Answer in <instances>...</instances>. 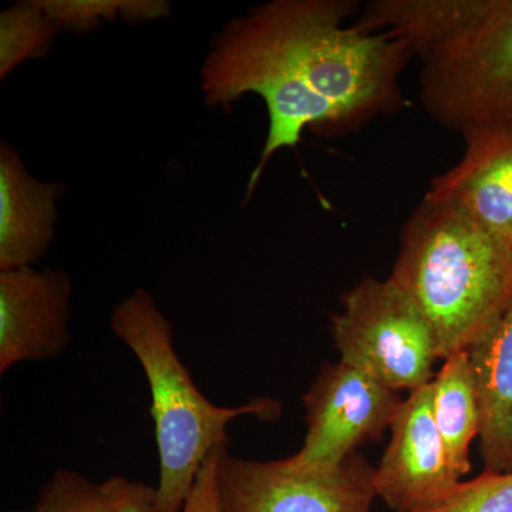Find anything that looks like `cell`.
Wrapping results in <instances>:
<instances>
[{"label":"cell","instance_id":"1","mask_svg":"<svg viewBox=\"0 0 512 512\" xmlns=\"http://www.w3.org/2000/svg\"><path fill=\"white\" fill-rule=\"evenodd\" d=\"M355 0H275L225 29L202 70L211 106L254 93L268 110V136L248 198L276 151L305 130L343 136L403 109L402 74L413 59L402 40L366 32Z\"/></svg>","mask_w":512,"mask_h":512},{"label":"cell","instance_id":"2","mask_svg":"<svg viewBox=\"0 0 512 512\" xmlns=\"http://www.w3.org/2000/svg\"><path fill=\"white\" fill-rule=\"evenodd\" d=\"M355 23L420 60L421 104L440 126H512V0H372Z\"/></svg>","mask_w":512,"mask_h":512},{"label":"cell","instance_id":"3","mask_svg":"<svg viewBox=\"0 0 512 512\" xmlns=\"http://www.w3.org/2000/svg\"><path fill=\"white\" fill-rule=\"evenodd\" d=\"M430 323L440 360L470 350L512 302V248L466 212L424 197L389 276Z\"/></svg>","mask_w":512,"mask_h":512},{"label":"cell","instance_id":"4","mask_svg":"<svg viewBox=\"0 0 512 512\" xmlns=\"http://www.w3.org/2000/svg\"><path fill=\"white\" fill-rule=\"evenodd\" d=\"M110 325L136 355L150 386L160 456L157 512H183L201 467L212 451L228 444V424L244 416L279 419L282 403L269 397L238 407L211 403L175 352L170 320L144 289L116 306Z\"/></svg>","mask_w":512,"mask_h":512},{"label":"cell","instance_id":"5","mask_svg":"<svg viewBox=\"0 0 512 512\" xmlns=\"http://www.w3.org/2000/svg\"><path fill=\"white\" fill-rule=\"evenodd\" d=\"M340 362L394 392H414L433 380L440 360L436 336L413 299L392 279L366 278L332 316Z\"/></svg>","mask_w":512,"mask_h":512},{"label":"cell","instance_id":"6","mask_svg":"<svg viewBox=\"0 0 512 512\" xmlns=\"http://www.w3.org/2000/svg\"><path fill=\"white\" fill-rule=\"evenodd\" d=\"M375 473L360 453L333 470H312L289 457H232L225 448L218 461V490L224 512H372Z\"/></svg>","mask_w":512,"mask_h":512},{"label":"cell","instance_id":"7","mask_svg":"<svg viewBox=\"0 0 512 512\" xmlns=\"http://www.w3.org/2000/svg\"><path fill=\"white\" fill-rule=\"evenodd\" d=\"M302 402L308 431L301 450L289 458L299 467L333 470L359 453L357 448L382 439L403 399L339 360L322 367Z\"/></svg>","mask_w":512,"mask_h":512},{"label":"cell","instance_id":"8","mask_svg":"<svg viewBox=\"0 0 512 512\" xmlns=\"http://www.w3.org/2000/svg\"><path fill=\"white\" fill-rule=\"evenodd\" d=\"M460 481L434 421L430 382L410 392L394 417L376 467L377 498L396 512H414L446 497Z\"/></svg>","mask_w":512,"mask_h":512},{"label":"cell","instance_id":"9","mask_svg":"<svg viewBox=\"0 0 512 512\" xmlns=\"http://www.w3.org/2000/svg\"><path fill=\"white\" fill-rule=\"evenodd\" d=\"M72 282L62 269L0 271V373L53 359L70 343Z\"/></svg>","mask_w":512,"mask_h":512},{"label":"cell","instance_id":"10","mask_svg":"<svg viewBox=\"0 0 512 512\" xmlns=\"http://www.w3.org/2000/svg\"><path fill=\"white\" fill-rule=\"evenodd\" d=\"M463 138V157L431 181L424 197L454 205L512 248V126Z\"/></svg>","mask_w":512,"mask_h":512},{"label":"cell","instance_id":"11","mask_svg":"<svg viewBox=\"0 0 512 512\" xmlns=\"http://www.w3.org/2000/svg\"><path fill=\"white\" fill-rule=\"evenodd\" d=\"M63 187L29 174L19 154L0 147V271L28 268L45 255L55 232Z\"/></svg>","mask_w":512,"mask_h":512},{"label":"cell","instance_id":"12","mask_svg":"<svg viewBox=\"0 0 512 512\" xmlns=\"http://www.w3.org/2000/svg\"><path fill=\"white\" fill-rule=\"evenodd\" d=\"M481 410L484 473L512 471V302L500 322L470 349Z\"/></svg>","mask_w":512,"mask_h":512},{"label":"cell","instance_id":"13","mask_svg":"<svg viewBox=\"0 0 512 512\" xmlns=\"http://www.w3.org/2000/svg\"><path fill=\"white\" fill-rule=\"evenodd\" d=\"M431 386L434 421L446 448L448 463L461 480L471 471V443L480 437L481 431L480 400L470 350L444 359Z\"/></svg>","mask_w":512,"mask_h":512},{"label":"cell","instance_id":"14","mask_svg":"<svg viewBox=\"0 0 512 512\" xmlns=\"http://www.w3.org/2000/svg\"><path fill=\"white\" fill-rule=\"evenodd\" d=\"M37 512H157V488L128 478L93 483L76 471L59 470L40 493Z\"/></svg>","mask_w":512,"mask_h":512},{"label":"cell","instance_id":"15","mask_svg":"<svg viewBox=\"0 0 512 512\" xmlns=\"http://www.w3.org/2000/svg\"><path fill=\"white\" fill-rule=\"evenodd\" d=\"M0 29V73L5 77L23 60L46 52L59 26L39 2H28L6 10Z\"/></svg>","mask_w":512,"mask_h":512},{"label":"cell","instance_id":"16","mask_svg":"<svg viewBox=\"0 0 512 512\" xmlns=\"http://www.w3.org/2000/svg\"><path fill=\"white\" fill-rule=\"evenodd\" d=\"M414 512H512L511 473H481L460 481L441 500Z\"/></svg>","mask_w":512,"mask_h":512},{"label":"cell","instance_id":"17","mask_svg":"<svg viewBox=\"0 0 512 512\" xmlns=\"http://www.w3.org/2000/svg\"><path fill=\"white\" fill-rule=\"evenodd\" d=\"M47 16L59 28L67 26L73 30H87L101 19L160 18L168 8L164 2H39Z\"/></svg>","mask_w":512,"mask_h":512},{"label":"cell","instance_id":"18","mask_svg":"<svg viewBox=\"0 0 512 512\" xmlns=\"http://www.w3.org/2000/svg\"><path fill=\"white\" fill-rule=\"evenodd\" d=\"M225 448L227 444L212 451L201 467L183 512H224L218 490V461Z\"/></svg>","mask_w":512,"mask_h":512},{"label":"cell","instance_id":"19","mask_svg":"<svg viewBox=\"0 0 512 512\" xmlns=\"http://www.w3.org/2000/svg\"><path fill=\"white\" fill-rule=\"evenodd\" d=\"M19 512H37V511L33 510V511H19Z\"/></svg>","mask_w":512,"mask_h":512}]
</instances>
